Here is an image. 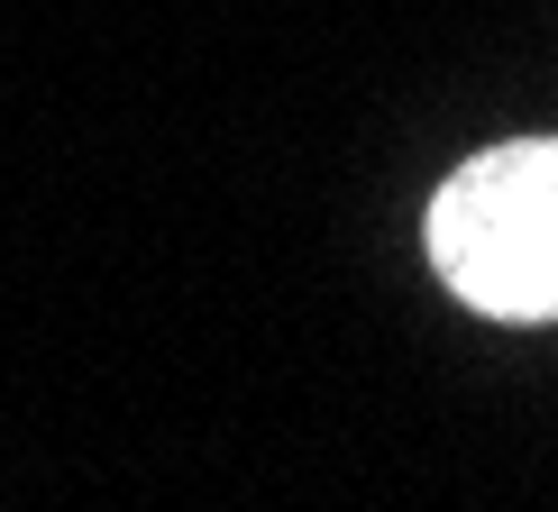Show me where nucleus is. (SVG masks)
<instances>
[{
    "label": "nucleus",
    "instance_id": "nucleus-1",
    "mask_svg": "<svg viewBox=\"0 0 558 512\" xmlns=\"http://www.w3.org/2000/svg\"><path fill=\"white\" fill-rule=\"evenodd\" d=\"M430 266L495 320H558V137L495 147L439 183Z\"/></svg>",
    "mask_w": 558,
    "mask_h": 512
}]
</instances>
